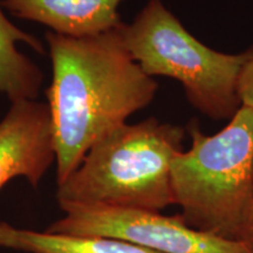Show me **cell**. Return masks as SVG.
I'll use <instances>...</instances> for the list:
<instances>
[{
	"mask_svg": "<svg viewBox=\"0 0 253 253\" xmlns=\"http://www.w3.org/2000/svg\"><path fill=\"white\" fill-rule=\"evenodd\" d=\"M45 39L52 60L46 94L59 185L101 137L150 104L158 86L132 60L120 27L86 38L47 32Z\"/></svg>",
	"mask_w": 253,
	"mask_h": 253,
	"instance_id": "1",
	"label": "cell"
},
{
	"mask_svg": "<svg viewBox=\"0 0 253 253\" xmlns=\"http://www.w3.org/2000/svg\"><path fill=\"white\" fill-rule=\"evenodd\" d=\"M185 130L149 118L101 137L80 166L58 185L60 204H96L158 211L176 204L171 162Z\"/></svg>",
	"mask_w": 253,
	"mask_h": 253,
	"instance_id": "3",
	"label": "cell"
},
{
	"mask_svg": "<svg viewBox=\"0 0 253 253\" xmlns=\"http://www.w3.org/2000/svg\"><path fill=\"white\" fill-rule=\"evenodd\" d=\"M0 248L20 253H160L126 240L36 231L0 221Z\"/></svg>",
	"mask_w": 253,
	"mask_h": 253,
	"instance_id": "8",
	"label": "cell"
},
{
	"mask_svg": "<svg viewBox=\"0 0 253 253\" xmlns=\"http://www.w3.org/2000/svg\"><path fill=\"white\" fill-rule=\"evenodd\" d=\"M120 32L142 71L150 78L161 75L181 82L189 102L202 114L231 120L242 107L239 78L253 58V47L239 54L211 49L185 30L162 0H149Z\"/></svg>",
	"mask_w": 253,
	"mask_h": 253,
	"instance_id": "4",
	"label": "cell"
},
{
	"mask_svg": "<svg viewBox=\"0 0 253 253\" xmlns=\"http://www.w3.org/2000/svg\"><path fill=\"white\" fill-rule=\"evenodd\" d=\"M63 217L46 231L126 240L160 253H253L242 242L213 237L190 227L182 214L96 204H60Z\"/></svg>",
	"mask_w": 253,
	"mask_h": 253,
	"instance_id": "5",
	"label": "cell"
},
{
	"mask_svg": "<svg viewBox=\"0 0 253 253\" xmlns=\"http://www.w3.org/2000/svg\"><path fill=\"white\" fill-rule=\"evenodd\" d=\"M243 243L248 245L249 248L251 249V251L253 252V212H252V217H251V223H250L249 230H248V232H246Z\"/></svg>",
	"mask_w": 253,
	"mask_h": 253,
	"instance_id": "11",
	"label": "cell"
},
{
	"mask_svg": "<svg viewBox=\"0 0 253 253\" xmlns=\"http://www.w3.org/2000/svg\"><path fill=\"white\" fill-rule=\"evenodd\" d=\"M123 0H2L14 17L37 21L52 32L72 38L94 37L123 24L119 6Z\"/></svg>",
	"mask_w": 253,
	"mask_h": 253,
	"instance_id": "7",
	"label": "cell"
},
{
	"mask_svg": "<svg viewBox=\"0 0 253 253\" xmlns=\"http://www.w3.org/2000/svg\"><path fill=\"white\" fill-rule=\"evenodd\" d=\"M18 41L27 43L39 54L45 53L41 41L14 26L0 4V94H5L12 103L36 100L43 81L41 69L18 50Z\"/></svg>",
	"mask_w": 253,
	"mask_h": 253,
	"instance_id": "9",
	"label": "cell"
},
{
	"mask_svg": "<svg viewBox=\"0 0 253 253\" xmlns=\"http://www.w3.org/2000/svg\"><path fill=\"white\" fill-rule=\"evenodd\" d=\"M191 147L171 162L175 203L192 229L242 242L253 212V109L242 106L216 135L189 125Z\"/></svg>",
	"mask_w": 253,
	"mask_h": 253,
	"instance_id": "2",
	"label": "cell"
},
{
	"mask_svg": "<svg viewBox=\"0 0 253 253\" xmlns=\"http://www.w3.org/2000/svg\"><path fill=\"white\" fill-rule=\"evenodd\" d=\"M54 162L48 106L37 100L12 103L0 121V190L18 177L38 189Z\"/></svg>",
	"mask_w": 253,
	"mask_h": 253,
	"instance_id": "6",
	"label": "cell"
},
{
	"mask_svg": "<svg viewBox=\"0 0 253 253\" xmlns=\"http://www.w3.org/2000/svg\"><path fill=\"white\" fill-rule=\"evenodd\" d=\"M238 93L242 106L253 109V58L243 68L239 78Z\"/></svg>",
	"mask_w": 253,
	"mask_h": 253,
	"instance_id": "10",
	"label": "cell"
}]
</instances>
